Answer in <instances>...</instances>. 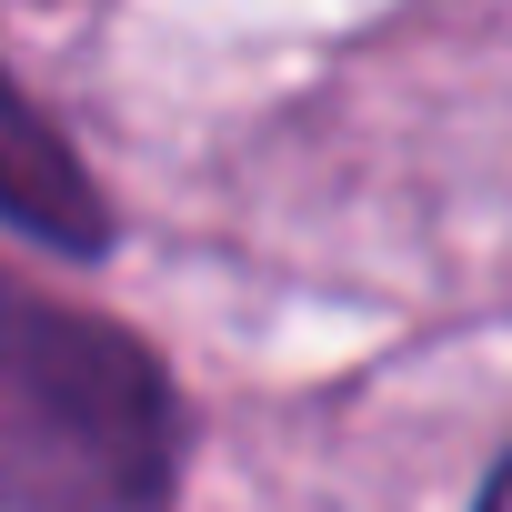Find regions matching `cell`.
I'll list each match as a JSON object with an SVG mask.
<instances>
[{
	"label": "cell",
	"mask_w": 512,
	"mask_h": 512,
	"mask_svg": "<svg viewBox=\"0 0 512 512\" xmlns=\"http://www.w3.org/2000/svg\"><path fill=\"white\" fill-rule=\"evenodd\" d=\"M482 512H512V462L492 472V492H482Z\"/></svg>",
	"instance_id": "1"
}]
</instances>
